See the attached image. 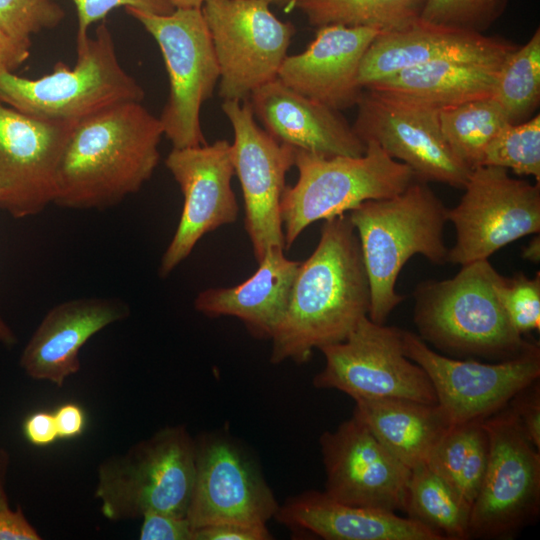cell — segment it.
<instances>
[{"label": "cell", "instance_id": "1", "mask_svg": "<svg viewBox=\"0 0 540 540\" xmlns=\"http://www.w3.org/2000/svg\"><path fill=\"white\" fill-rule=\"evenodd\" d=\"M369 309V280L348 214L325 220L315 250L299 264L270 362L309 361L315 349L345 340Z\"/></svg>", "mask_w": 540, "mask_h": 540}, {"label": "cell", "instance_id": "2", "mask_svg": "<svg viewBox=\"0 0 540 540\" xmlns=\"http://www.w3.org/2000/svg\"><path fill=\"white\" fill-rule=\"evenodd\" d=\"M163 135L159 117L141 102L122 103L81 121L60 157L53 203L97 210L117 205L153 175Z\"/></svg>", "mask_w": 540, "mask_h": 540}, {"label": "cell", "instance_id": "3", "mask_svg": "<svg viewBox=\"0 0 540 540\" xmlns=\"http://www.w3.org/2000/svg\"><path fill=\"white\" fill-rule=\"evenodd\" d=\"M448 209L427 182L414 179L402 192L368 200L349 211L370 285L368 317L384 324L404 296L395 291L406 262L420 254L431 263H447L443 231Z\"/></svg>", "mask_w": 540, "mask_h": 540}, {"label": "cell", "instance_id": "4", "mask_svg": "<svg viewBox=\"0 0 540 540\" xmlns=\"http://www.w3.org/2000/svg\"><path fill=\"white\" fill-rule=\"evenodd\" d=\"M461 266L450 279L416 287L414 322L419 337L445 353L498 360L535 347L512 326L496 290L501 275L488 259Z\"/></svg>", "mask_w": 540, "mask_h": 540}, {"label": "cell", "instance_id": "5", "mask_svg": "<svg viewBox=\"0 0 540 540\" xmlns=\"http://www.w3.org/2000/svg\"><path fill=\"white\" fill-rule=\"evenodd\" d=\"M143 87L121 66L106 23L76 35V63L59 61L36 79L0 72V101L32 117L77 125L106 109L142 102Z\"/></svg>", "mask_w": 540, "mask_h": 540}, {"label": "cell", "instance_id": "6", "mask_svg": "<svg viewBox=\"0 0 540 540\" xmlns=\"http://www.w3.org/2000/svg\"><path fill=\"white\" fill-rule=\"evenodd\" d=\"M195 438L185 425L166 426L97 470L94 496L111 521L159 512L186 516L195 478Z\"/></svg>", "mask_w": 540, "mask_h": 540}, {"label": "cell", "instance_id": "7", "mask_svg": "<svg viewBox=\"0 0 540 540\" xmlns=\"http://www.w3.org/2000/svg\"><path fill=\"white\" fill-rule=\"evenodd\" d=\"M361 156L326 157L294 148L298 180L281 199L285 249L318 220L348 213L363 202L394 196L416 179L406 164L367 141Z\"/></svg>", "mask_w": 540, "mask_h": 540}, {"label": "cell", "instance_id": "8", "mask_svg": "<svg viewBox=\"0 0 540 540\" xmlns=\"http://www.w3.org/2000/svg\"><path fill=\"white\" fill-rule=\"evenodd\" d=\"M158 44L169 78V96L160 114L173 148L206 144L200 122L202 104L219 81V66L201 8L154 14L125 8Z\"/></svg>", "mask_w": 540, "mask_h": 540}, {"label": "cell", "instance_id": "9", "mask_svg": "<svg viewBox=\"0 0 540 540\" xmlns=\"http://www.w3.org/2000/svg\"><path fill=\"white\" fill-rule=\"evenodd\" d=\"M219 66L218 94L243 102L277 78L296 29L264 0H206L201 7Z\"/></svg>", "mask_w": 540, "mask_h": 540}, {"label": "cell", "instance_id": "10", "mask_svg": "<svg viewBox=\"0 0 540 540\" xmlns=\"http://www.w3.org/2000/svg\"><path fill=\"white\" fill-rule=\"evenodd\" d=\"M489 457L472 503L469 538L512 536L536 518L540 507V453L505 406L482 421Z\"/></svg>", "mask_w": 540, "mask_h": 540}, {"label": "cell", "instance_id": "11", "mask_svg": "<svg viewBox=\"0 0 540 540\" xmlns=\"http://www.w3.org/2000/svg\"><path fill=\"white\" fill-rule=\"evenodd\" d=\"M323 369L318 389L341 391L354 401L382 398L437 404L426 372L404 353L402 329L363 317L347 338L320 349Z\"/></svg>", "mask_w": 540, "mask_h": 540}, {"label": "cell", "instance_id": "12", "mask_svg": "<svg viewBox=\"0 0 540 540\" xmlns=\"http://www.w3.org/2000/svg\"><path fill=\"white\" fill-rule=\"evenodd\" d=\"M459 204L448 209L456 241L448 263L488 259L499 249L540 231V182L512 178L508 170L479 166L471 170Z\"/></svg>", "mask_w": 540, "mask_h": 540}, {"label": "cell", "instance_id": "13", "mask_svg": "<svg viewBox=\"0 0 540 540\" xmlns=\"http://www.w3.org/2000/svg\"><path fill=\"white\" fill-rule=\"evenodd\" d=\"M402 341L406 356L426 372L451 426L483 421L539 380L538 344L513 358L482 363L439 354L410 331L402 330Z\"/></svg>", "mask_w": 540, "mask_h": 540}, {"label": "cell", "instance_id": "14", "mask_svg": "<svg viewBox=\"0 0 540 540\" xmlns=\"http://www.w3.org/2000/svg\"><path fill=\"white\" fill-rule=\"evenodd\" d=\"M195 478L186 513L192 527L221 522L267 524L279 503L260 466L227 431L195 438Z\"/></svg>", "mask_w": 540, "mask_h": 540}, {"label": "cell", "instance_id": "15", "mask_svg": "<svg viewBox=\"0 0 540 540\" xmlns=\"http://www.w3.org/2000/svg\"><path fill=\"white\" fill-rule=\"evenodd\" d=\"M356 106L352 127L364 143L376 142L390 157L409 166L418 180L463 189L471 169L444 139L438 110L370 89L363 90Z\"/></svg>", "mask_w": 540, "mask_h": 540}, {"label": "cell", "instance_id": "16", "mask_svg": "<svg viewBox=\"0 0 540 540\" xmlns=\"http://www.w3.org/2000/svg\"><path fill=\"white\" fill-rule=\"evenodd\" d=\"M221 108L233 128L231 159L243 194L244 228L258 262L272 247L285 249L281 199L294 148L257 124L248 100L223 101Z\"/></svg>", "mask_w": 540, "mask_h": 540}, {"label": "cell", "instance_id": "17", "mask_svg": "<svg viewBox=\"0 0 540 540\" xmlns=\"http://www.w3.org/2000/svg\"><path fill=\"white\" fill-rule=\"evenodd\" d=\"M165 165L178 183L184 202L178 226L160 262L161 277L183 262L205 234L234 223L238 215L231 186L235 175L231 143L227 140L172 148Z\"/></svg>", "mask_w": 540, "mask_h": 540}, {"label": "cell", "instance_id": "18", "mask_svg": "<svg viewBox=\"0 0 540 540\" xmlns=\"http://www.w3.org/2000/svg\"><path fill=\"white\" fill-rule=\"evenodd\" d=\"M325 489L355 506L404 511L411 469L388 451L354 415L319 438Z\"/></svg>", "mask_w": 540, "mask_h": 540}, {"label": "cell", "instance_id": "19", "mask_svg": "<svg viewBox=\"0 0 540 540\" xmlns=\"http://www.w3.org/2000/svg\"><path fill=\"white\" fill-rule=\"evenodd\" d=\"M73 125L38 119L0 101V208L14 218L41 213Z\"/></svg>", "mask_w": 540, "mask_h": 540}, {"label": "cell", "instance_id": "20", "mask_svg": "<svg viewBox=\"0 0 540 540\" xmlns=\"http://www.w3.org/2000/svg\"><path fill=\"white\" fill-rule=\"evenodd\" d=\"M517 48L495 36L426 21L381 32L367 48L359 67L358 82L370 84L401 70L441 59L504 60Z\"/></svg>", "mask_w": 540, "mask_h": 540}, {"label": "cell", "instance_id": "21", "mask_svg": "<svg viewBox=\"0 0 540 540\" xmlns=\"http://www.w3.org/2000/svg\"><path fill=\"white\" fill-rule=\"evenodd\" d=\"M380 33L366 27H319L303 52L286 56L277 78L332 109L356 106L364 90L358 82L360 63Z\"/></svg>", "mask_w": 540, "mask_h": 540}, {"label": "cell", "instance_id": "22", "mask_svg": "<svg viewBox=\"0 0 540 540\" xmlns=\"http://www.w3.org/2000/svg\"><path fill=\"white\" fill-rule=\"evenodd\" d=\"M248 101L263 129L280 143L326 157L365 153L366 144L340 111L296 92L279 78L253 91Z\"/></svg>", "mask_w": 540, "mask_h": 540}, {"label": "cell", "instance_id": "23", "mask_svg": "<svg viewBox=\"0 0 540 540\" xmlns=\"http://www.w3.org/2000/svg\"><path fill=\"white\" fill-rule=\"evenodd\" d=\"M129 307L112 298H79L50 309L20 357V366L34 380L62 387L80 370L79 352L105 327L128 317Z\"/></svg>", "mask_w": 540, "mask_h": 540}, {"label": "cell", "instance_id": "24", "mask_svg": "<svg viewBox=\"0 0 540 540\" xmlns=\"http://www.w3.org/2000/svg\"><path fill=\"white\" fill-rule=\"evenodd\" d=\"M274 519L292 534L325 540H445L437 531L409 517L341 503L316 490L287 498Z\"/></svg>", "mask_w": 540, "mask_h": 540}, {"label": "cell", "instance_id": "25", "mask_svg": "<svg viewBox=\"0 0 540 540\" xmlns=\"http://www.w3.org/2000/svg\"><path fill=\"white\" fill-rule=\"evenodd\" d=\"M284 248L268 249L256 272L240 284L209 288L194 300L195 309L210 318L232 316L259 339H271L280 324L300 262L288 259Z\"/></svg>", "mask_w": 540, "mask_h": 540}, {"label": "cell", "instance_id": "26", "mask_svg": "<svg viewBox=\"0 0 540 540\" xmlns=\"http://www.w3.org/2000/svg\"><path fill=\"white\" fill-rule=\"evenodd\" d=\"M503 61L436 60L401 70L365 89L403 97L440 111L492 97Z\"/></svg>", "mask_w": 540, "mask_h": 540}, {"label": "cell", "instance_id": "27", "mask_svg": "<svg viewBox=\"0 0 540 540\" xmlns=\"http://www.w3.org/2000/svg\"><path fill=\"white\" fill-rule=\"evenodd\" d=\"M353 415L410 469L426 464L451 427L438 404L406 399L357 400Z\"/></svg>", "mask_w": 540, "mask_h": 540}, {"label": "cell", "instance_id": "28", "mask_svg": "<svg viewBox=\"0 0 540 540\" xmlns=\"http://www.w3.org/2000/svg\"><path fill=\"white\" fill-rule=\"evenodd\" d=\"M404 511L445 540L469 539L471 504L426 464L411 469Z\"/></svg>", "mask_w": 540, "mask_h": 540}, {"label": "cell", "instance_id": "29", "mask_svg": "<svg viewBox=\"0 0 540 540\" xmlns=\"http://www.w3.org/2000/svg\"><path fill=\"white\" fill-rule=\"evenodd\" d=\"M488 457L489 441L482 421H472L451 426L432 450L426 465L472 506Z\"/></svg>", "mask_w": 540, "mask_h": 540}, {"label": "cell", "instance_id": "30", "mask_svg": "<svg viewBox=\"0 0 540 540\" xmlns=\"http://www.w3.org/2000/svg\"><path fill=\"white\" fill-rule=\"evenodd\" d=\"M426 0H299L298 8L316 28L366 27L389 32L420 18Z\"/></svg>", "mask_w": 540, "mask_h": 540}, {"label": "cell", "instance_id": "31", "mask_svg": "<svg viewBox=\"0 0 540 540\" xmlns=\"http://www.w3.org/2000/svg\"><path fill=\"white\" fill-rule=\"evenodd\" d=\"M439 122L447 144L471 170L481 166L490 142L510 124L493 97L442 109Z\"/></svg>", "mask_w": 540, "mask_h": 540}, {"label": "cell", "instance_id": "32", "mask_svg": "<svg viewBox=\"0 0 540 540\" xmlns=\"http://www.w3.org/2000/svg\"><path fill=\"white\" fill-rule=\"evenodd\" d=\"M510 124L524 122L540 102V29L507 55L499 67L492 96Z\"/></svg>", "mask_w": 540, "mask_h": 540}, {"label": "cell", "instance_id": "33", "mask_svg": "<svg viewBox=\"0 0 540 540\" xmlns=\"http://www.w3.org/2000/svg\"><path fill=\"white\" fill-rule=\"evenodd\" d=\"M481 166L511 169L540 182V115L507 124L486 148Z\"/></svg>", "mask_w": 540, "mask_h": 540}, {"label": "cell", "instance_id": "34", "mask_svg": "<svg viewBox=\"0 0 540 540\" xmlns=\"http://www.w3.org/2000/svg\"><path fill=\"white\" fill-rule=\"evenodd\" d=\"M507 0H426L421 18L483 33L504 13Z\"/></svg>", "mask_w": 540, "mask_h": 540}, {"label": "cell", "instance_id": "35", "mask_svg": "<svg viewBox=\"0 0 540 540\" xmlns=\"http://www.w3.org/2000/svg\"><path fill=\"white\" fill-rule=\"evenodd\" d=\"M496 290L514 329L521 335L540 329V273L528 278L517 273L512 278L500 276Z\"/></svg>", "mask_w": 540, "mask_h": 540}, {"label": "cell", "instance_id": "36", "mask_svg": "<svg viewBox=\"0 0 540 540\" xmlns=\"http://www.w3.org/2000/svg\"><path fill=\"white\" fill-rule=\"evenodd\" d=\"M64 16L55 0H0V26L19 40L31 42L32 35L57 27Z\"/></svg>", "mask_w": 540, "mask_h": 540}, {"label": "cell", "instance_id": "37", "mask_svg": "<svg viewBox=\"0 0 540 540\" xmlns=\"http://www.w3.org/2000/svg\"><path fill=\"white\" fill-rule=\"evenodd\" d=\"M78 19L77 34L88 33L95 22L104 20L115 8H134L154 14H169L175 10L168 0H71Z\"/></svg>", "mask_w": 540, "mask_h": 540}, {"label": "cell", "instance_id": "38", "mask_svg": "<svg viewBox=\"0 0 540 540\" xmlns=\"http://www.w3.org/2000/svg\"><path fill=\"white\" fill-rule=\"evenodd\" d=\"M526 437L540 450V389L538 380L517 393L508 403Z\"/></svg>", "mask_w": 540, "mask_h": 540}, {"label": "cell", "instance_id": "39", "mask_svg": "<svg viewBox=\"0 0 540 540\" xmlns=\"http://www.w3.org/2000/svg\"><path fill=\"white\" fill-rule=\"evenodd\" d=\"M141 540H193L194 528L186 516L147 513L142 516Z\"/></svg>", "mask_w": 540, "mask_h": 540}, {"label": "cell", "instance_id": "40", "mask_svg": "<svg viewBox=\"0 0 540 540\" xmlns=\"http://www.w3.org/2000/svg\"><path fill=\"white\" fill-rule=\"evenodd\" d=\"M267 524L221 522L194 529L193 540H270Z\"/></svg>", "mask_w": 540, "mask_h": 540}, {"label": "cell", "instance_id": "41", "mask_svg": "<svg viewBox=\"0 0 540 540\" xmlns=\"http://www.w3.org/2000/svg\"><path fill=\"white\" fill-rule=\"evenodd\" d=\"M23 433L31 444L39 447L48 446L59 438L54 415L47 411H37L27 416Z\"/></svg>", "mask_w": 540, "mask_h": 540}, {"label": "cell", "instance_id": "42", "mask_svg": "<svg viewBox=\"0 0 540 540\" xmlns=\"http://www.w3.org/2000/svg\"><path fill=\"white\" fill-rule=\"evenodd\" d=\"M42 537L24 516L20 506L0 510V540H40Z\"/></svg>", "mask_w": 540, "mask_h": 540}, {"label": "cell", "instance_id": "43", "mask_svg": "<svg viewBox=\"0 0 540 540\" xmlns=\"http://www.w3.org/2000/svg\"><path fill=\"white\" fill-rule=\"evenodd\" d=\"M58 436L61 439H72L81 435L86 427V414L81 406L65 403L53 413Z\"/></svg>", "mask_w": 540, "mask_h": 540}, {"label": "cell", "instance_id": "44", "mask_svg": "<svg viewBox=\"0 0 540 540\" xmlns=\"http://www.w3.org/2000/svg\"><path fill=\"white\" fill-rule=\"evenodd\" d=\"M31 42L16 39L0 26V72H14L30 56Z\"/></svg>", "mask_w": 540, "mask_h": 540}, {"label": "cell", "instance_id": "45", "mask_svg": "<svg viewBox=\"0 0 540 540\" xmlns=\"http://www.w3.org/2000/svg\"><path fill=\"white\" fill-rule=\"evenodd\" d=\"M6 466V456L4 452L0 449V510L8 509V499L4 488V472Z\"/></svg>", "mask_w": 540, "mask_h": 540}, {"label": "cell", "instance_id": "46", "mask_svg": "<svg viewBox=\"0 0 540 540\" xmlns=\"http://www.w3.org/2000/svg\"><path fill=\"white\" fill-rule=\"evenodd\" d=\"M0 342L7 346L16 343V336L10 327L0 317Z\"/></svg>", "mask_w": 540, "mask_h": 540}, {"label": "cell", "instance_id": "47", "mask_svg": "<svg viewBox=\"0 0 540 540\" xmlns=\"http://www.w3.org/2000/svg\"><path fill=\"white\" fill-rule=\"evenodd\" d=\"M540 244H539V237H537L536 239L532 240L527 248L524 250L523 252V256L528 259V260H531L533 262H538L539 261V247Z\"/></svg>", "mask_w": 540, "mask_h": 540}, {"label": "cell", "instance_id": "48", "mask_svg": "<svg viewBox=\"0 0 540 540\" xmlns=\"http://www.w3.org/2000/svg\"><path fill=\"white\" fill-rule=\"evenodd\" d=\"M174 8H201L206 0H168Z\"/></svg>", "mask_w": 540, "mask_h": 540}, {"label": "cell", "instance_id": "49", "mask_svg": "<svg viewBox=\"0 0 540 540\" xmlns=\"http://www.w3.org/2000/svg\"><path fill=\"white\" fill-rule=\"evenodd\" d=\"M264 1H266L269 5H275V6L283 8L286 11H290L296 8L297 2L299 0H264Z\"/></svg>", "mask_w": 540, "mask_h": 540}]
</instances>
